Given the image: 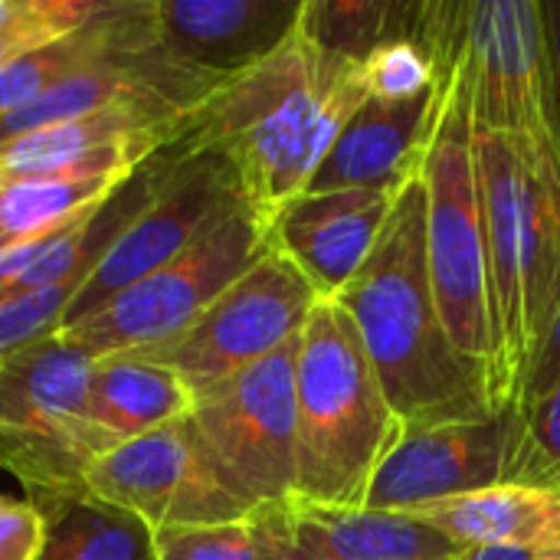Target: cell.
Returning a JSON list of instances; mask_svg holds the SVG:
<instances>
[{
	"label": "cell",
	"mask_w": 560,
	"mask_h": 560,
	"mask_svg": "<svg viewBox=\"0 0 560 560\" xmlns=\"http://www.w3.org/2000/svg\"><path fill=\"white\" fill-rule=\"evenodd\" d=\"M364 98L361 66L325 52L295 23L262 62L226 79L187 118L177 144L220 158L243 200L272 223L308 190Z\"/></svg>",
	"instance_id": "1"
},
{
	"label": "cell",
	"mask_w": 560,
	"mask_h": 560,
	"mask_svg": "<svg viewBox=\"0 0 560 560\" xmlns=\"http://www.w3.org/2000/svg\"><path fill=\"white\" fill-rule=\"evenodd\" d=\"M331 302L354 322L404 430L499 413L486 374L459 354L433 295L420 171L397 190L371 256Z\"/></svg>",
	"instance_id": "2"
},
{
	"label": "cell",
	"mask_w": 560,
	"mask_h": 560,
	"mask_svg": "<svg viewBox=\"0 0 560 560\" xmlns=\"http://www.w3.org/2000/svg\"><path fill=\"white\" fill-rule=\"evenodd\" d=\"M463 36L466 23L459 39L440 59V89L430 108L420 158L427 262L433 295L453 345L469 364L486 374L495 407L505 410L502 331L492 282L489 226L472 151V75L463 52Z\"/></svg>",
	"instance_id": "3"
},
{
	"label": "cell",
	"mask_w": 560,
	"mask_h": 560,
	"mask_svg": "<svg viewBox=\"0 0 560 560\" xmlns=\"http://www.w3.org/2000/svg\"><path fill=\"white\" fill-rule=\"evenodd\" d=\"M404 423L338 302H318L295 354V495L361 509Z\"/></svg>",
	"instance_id": "4"
},
{
	"label": "cell",
	"mask_w": 560,
	"mask_h": 560,
	"mask_svg": "<svg viewBox=\"0 0 560 560\" xmlns=\"http://www.w3.org/2000/svg\"><path fill=\"white\" fill-rule=\"evenodd\" d=\"M502 331L505 404L518 407L560 305V194L522 154L472 128Z\"/></svg>",
	"instance_id": "5"
},
{
	"label": "cell",
	"mask_w": 560,
	"mask_h": 560,
	"mask_svg": "<svg viewBox=\"0 0 560 560\" xmlns=\"http://www.w3.org/2000/svg\"><path fill=\"white\" fill-rule=\"evenodd\" d=\"M463 52L472 75V128L509 141L560 194V89L545 7L469 0Z\"/></svg>",
	"instance_id": "6"
},
{
	"label": "cell",
	"mask_w": 560,
	"mask_h": 560,
	"mask_svg": "<svg viewBox=\"0 0 560 560\" xmlns=\"http://www.w3.org/2000/svg\"><path fill=\"white\" fill-rule=\"evenodd\" d=\"M92 358L59 341H36L0 364V469L33 505L85 492V469L102 446L89 427Z\"/></svg>",
	"instance_id": "7"
},
{
	"label": "cell",
	"mask_w": 560,
	"mask_h": 560,
	"mask_svg": "<svg viewBox=\"0 0 560 560\" xmlns=\"http://www.w3.org/2000/svg\"><path fill=\"white\" fill-rule=\"evenodd\" d=\"M269 220L249 203H240L171 262L138 279L75 325H66L56 338L92 361L164 345L197 322L213 299L269 253Z\"/></svg>",
	"instance_id": "8"
},
{
	"label": "cell",
	"mask_w": 560,
	"mask_h": 560,
	"mask_svg": "<svg viewBox=\"0 0 560 560\" xmlns=\"http://www.w3.org/2000/svg\"><path fill=\"white\" fill-rule=\"evenodd\" d=\"M295 354L299 338L194 400L190 423L249 515L295 495Z\"/></svg>",
	"instance_id": "9"
},
{
	"label": "cell",
	"mask_w": 560,
	"mask_h": 560,
	"mask_svg": "<svg viewBox=\"0 0 560 560\" xmlns=\"http://www.w3.org/2000/svg\"><path fill=\"white\" fill-rule=\"evenodd\" d=\"M308 279L269 246L207 312L164 345L131 351L177 374L194 400L295 341L318 305Z\"/></svg>",
	"instance_id": "10"
},
{
	"label": "cell",
	"mask_w": 560,
	"mask_h": 560,
	"mask_svg": "<svg viewBox=\"0 0 560 560\" xmlns=\"http://www.w3.org/2000/svg\"><path fill=\"white\" fill-rule=\"evenodd\" d=\"M161 161L164 177L154 200L128 223V230L98 259V266L82 279L69 302L62 328L92 315L138 279L171 262L207 226L246 203L230 167L220 158L171 144L161 151Z\"/></svg>",
	"instance_id": "11"
},
{
	"label": "cell",
	"mask_w": 560,
	"mask_h": 560,
	"mask_svg": "<svg viewBox=\"0 0 560 560\" xmlns=\"http://www.w3.org/2000/svg\"><path fill=\"white\" fill-rule=\"evenodd\" d=\"M85 492L141 518L151 532L249 515L223 486L190 417L95 456L85 469Z\"/></svg>",
	"instance_id": "12"
},
{
	"label": "cell",
	"mask_w": 560,
	"mask_h": 560,
	"mask_svg": "<svg viewBox=\"0 0 560 560\" xmlns=\"http://www.w3.org/2000/svg\"><path fill=\"white\" fill-rule=\"evenodd\" d=\"M522 427V410L505 407L482 420L407 430L377 469L364 509L410 512L456 495L509 486Z\"/></svg>",
	"instance_id": "13"
},
{
	"label": "cell",
	"mask_w": 560,
	"mask_h": 560,
	"mask_svg": "<svg viewBox=\"0 0 560 560\" xmlns=\"http://www.w3.org/2000/svg\"><path fill=\"white\" fill-rule=\"evenodd\" d=\"M187 121L115 108L36 128L0 148V187L36 177H128L177 144Z\"/></svg>",
	"instance_id": "14"
},
{
	"label": "cell",
	"mask_w": 560,
	"mask_h": 560,
	"mask_svg": "<svg viewBox=\"0 0 560 560\" xmlns=\"http://www.w3.org/2000/svg\"><path fill=\"white\" fill-rule=\"evenodd\" d=\"M400 187L322 190L285 203L269 223V243L318 292L335 299L371 256Z\"/></svg>",
	"instance_id": "15"
},
{
	"label": "cell",
	"mask_w": 560,
	"mask_h": 560,
	"mask_svg": "<svg viewBox=\"0 0 560 560\" xmlns=\"http://www.w3.org/2000/svg\"><path fill=\"white\" fill-rule=\"evenodd\" d=\"M279 560H453L459 545L404 512L325 505L292 495L259 509Z\"/></svg>",
	"instance_id": "16"
},
{
	"label": "cell",
	"mask_w": 560,
	"mask_h": 560,
	"mask_svg": "<svg viewBox=\"0 0 560 560\" xmlns=\"http://www.w3.org/2000/svg\"><path fill=\"white\" fill-rule=\"evenodd\" d=\"M164 46L184 62L233 79L262 62L299 23L302 0H151Z\"/></svg>",
	"instance_id": "17"
},
{
	"label": "cell",
	"mask_w": 560,
	"mask_h": 560,
	"mask_svg": "<svg viewBox=\"0 0 560 560\" xmlns=\"http://www.w3.org/2000/svg\"><path fill=\"white\" fill-rule=\"evenodd\" d=\"M436 89L413 102L364 98L335 138L305 194L404 187L420 171Z\"/></svg>",
	"instance_id": "18"
},
{
	"label": "cell",
	"mask_w": 560,
	"mask_h": 560,
	"mask_svg": "<svg viewBox=\"0 0 560 560\" xmlns=\"http://www.w3.org/2000/svg\"><path fill=\"white\" fill-rule=\"evenodd\" d=\"M459 548L560 551V492L495 486L404 512Z\"/></svg>",
	"instance_id": "19"
},
{
	"label": "cell",
	"mask_w": 560,
	"mask_h": 560,
	"mask_svg": "<svg viewBox=\"0 0 560 560\" xmlns=\"http://www.w3.org/2000/svg\"><path fill=\"white\" fill-rule=\"evenodd\" d=\"M194 413L190 387L161 364L135 354L92 361L89 374V427L102 453L148 436Z\"/></svg>",
	"instance_id": "20"
},
{
	"label": "cell",
	"mask_w": 560,
	"mask_h": 560,
	"mask_svg": "<svg viewBox=\"0 0 560 560\" xmlns=\"http://www.w3.org/2000/svg\"><path fill=\"white\" fill-rule=\"evenodd\" d=\"M151 13V0H102L98 13L79 30L7 62L0 69V118L36 102L62 79L89 69L125 46Z\"/></svg>",
	"instance_id": "21"
},
{
	"label": "cell",
	"mask_w": 560,
	"mask_h": 560,
	"mask_svg": "<svg viewBox=\"0 0 560 560\" xmlns=\"http://www.w3.org/2000/svg\"><path fill=\"white\" fill-rule=\"evenodd\" d=\"M46 518L39 560H158L154 532L89 492L36 505Z\"/></svg>",
	"instance_id": "22"
},
{
	"label": "cell",
	"mask_w": 560,
	"mask_h": 560,
	"mask_svg": "<svg viewBox=\"0 0 560 560\" xmlns=\"http://www.w3.org/2000/svg\"><path fill=\"white\" fill-rule=\"evenodd\" d=\"M128 177H36L0 187V253L72 226Z\"/></svg>",
	"instance_id": "23"
},
{
	"label": "cell",
	"mask_w": 560,
	"mask_h": 560,
	"mask_svg": "<svg viewBox=\"0 0 560 560\" xmlns=\"http://www.w3.org/2000/svg\"><path fill=\"white\" fill-rule=\"evenodd\" d=\"M420 0H302V33L331 56L364 62L394 39H413Z\"/></svg>",
	"instance_id": "24"
},
{
	"label": "cell",
	"mask_w": 560,
	"mask_h": 560,
	"mask_svg": "<svg viewBox=\"0 0 560 560\" xmlns=\"http://www.w3.org/2000/svg\"><path fill=\"white\" fill-rule=\"evenodd\" d=\"M158 560H279L262 512L220 525H187L154 532Z\"/></svg>",
	"instance_id": "25"
},
{
	"label": "cell",
	"mask_w": 560,
	"mask_h": 560,
	"mask_svg": "<svg viewBox=\"0 0 560 560\" xmlns=\"http://www.w3.org/2000/svg\"><path fill=\"white\" fill-rule=\"evenodd\" d=\"M522 410V443L509 486L560 492V381Z\"/></svg>",
	"instance_id": "26"
},
{
	"label": "cell",
	"mask_w": 560,
	"mask_h": 560,
	"mask_svg": "<svg viewBox=\"0 0 560 560\" xmlns=\"http://www.w3.org/2000/svg\"><path fill=\"white\" fill-rule=\"evenodd\" d=\"M368 98L377 102H413L440 85L436 59L417 39H394L374 49L361 62Z\"/></svg>",
	"instance_id": "27"
},
{
	"label": "cell",
	"mask_w": 560,
	"mask_h": 560,
	"mask_svg": "<svg viewBox=\"0 0 560 560\" xmlns=\"http://www.w3.org/2000/svg\"><path fill=\"white\" fill-rule=\"evenodd\" d=\"M79 285H82V279L62 282L52 289H39V292H26V295L0 299V364L7 358H13L16 351L52 338L62 328L69 302Z\"/></svg>",
	"instance_id": "28"
},
{
	"label": "cell",
	"mask_w": 560,
	"mask_h": 560,
	"mask_svg": "<svg viewBox=\"0 0 560 560\" xmlns=\"http://www.w3.org/2000/svg\"><path fill=\"white\" fill-rule=\"evenodd\" d=\"M46 518L30 499L0 495V560H39Z\"/></svg>",
	"instance_id": "29"
},
{
	"label": "cell",
	"mask_w": 560,
	"mask_h": 560,
	"mask_svg": "<svg viewBox=\"0 0 560 560\" xmlns=\"http://www.w3.org/2000/svg\"><path fill=\"white\" fill-rule=\"evenodd\" d=\"M558 381H560V305H558V312H555L551 328H548V338H545V345H541V351H538V361H535V368H532V374H528V381H525V390H522L518 407H525V404H532V400L545 397Z\"/></svg>",
	"instance_id": "30"
},
{
	"label": "cell",
	"mask_w": 560,
	"mask_h": 560,
	"mask_svg": "<svg viewBox=\"0 0 560 560\" xmlns=\"http://www.w3.org/2000/svg\"><path fill=\"white\" fill-rule=\"evenodd\" d=\"M545 551H525V548H459L453 560H538Z\"/></svg>",
	"instance_id": "31"
},
{
	"label": "cell",
	"mask_w": 560,
	"mask_h": 560,
	"mask_svg": "<svg viewBox=\"0 0 560 560\" xmlns=\"http://www.w3.org/2000/svg\"><path fill=\"white\" fill-rule=\"evenodd\" d=\"M545 7V23H548V43H551V59H555V75L560 89V0L541 3Z\"/></svg>",
	"instance_id": "32"
},
{
	"label": "cell",
	"mask_w": 560,
	"mask_h": 560,
	"mask_svg": "<svg viewBox=\"0 0 560 560\" xmlns=\"http://www.w3.org/2000/svg\"><path fill=\"white\" fill-rule=\"evenodd\" d=\"M26 10V0H0V30L16 23Z\"/></svg>",
	"instance_id": "33"
},
{
	"label": "cell",
	"mask_w": 560,
	"mask_h": 560,
	"mask_svg": "<svg viewBox=\"0 0 560 560\" xmlns=\"http://www.w3.org/2000/svg\"><path fill=\"white\" fill-rule=\"evenodd\" d=\"M538 560H560V551H545V555H538Z\"/></svg>",
	"instance_id": "34"
}]
</instances>
